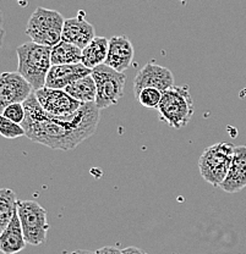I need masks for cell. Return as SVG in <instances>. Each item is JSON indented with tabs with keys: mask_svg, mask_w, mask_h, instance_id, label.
Returning <instances> with one entry per match:
<instances>
[{
	"mask_svg": "<svg viewBox=\"0 0 246 254\" xmlns=\"http://www.w3.org/2000/svg\"><path fill=\"white\" fill-rule=\"evenodd\" d=\"M0 133L7 139H15L18 137L26 136V131L22 125L7 120L4 116H0Z\"/></svg>",
	"mask_w": 246,
	"mask_h": 254,
	"instance_id": "ffe728a7",
	"label": "cell"
},
{
	"mask_svg": "<svg viewBox=\"0 0 246 254\" xmlns=\"http://www.w3.org/2000/svg\"><path fill=\"white\" fill-rule=\"evenodd\" d=\"M161 119L173 128L180 129L194 116L195 108L187 86H174L163 92L158 107Z\"/></svg>",
	"mask_w": 246,
	"mask_h": 254,
	"instance_id": "3957f363",
	"label": "cell"
},
{
	"mask_svg": "<svg viewBox=\"0 0 246 254\" xmlns=\"http://www.w3.org/2000/svg\"><path fill=\"white\" fill-rule=\"evenodd\" d=\"M235 147L232 143L221 142L203 150L198 159L202 179L214 187H221L228 175Z\"/></svg>",
	"mask_w": 246,
	"mask_h": 254,
	"instance_id": "5b68a950",
	"label": "cell"
},
{
	"mask_svg": "<svg viewBox=\"0 0 246 254\" xmlns=\"http://www.w3.org/2000/svg\"><path fill=\"white\" fill-rule=\"evenodd\" d=\"M16 193L10 189L0 190V229H6L7 225L17 213Z\"/></svg>",
	"mask_w": 246,
	"mask_h": 254,
	"instance_id": "d6986e66",
	"label": "cell"
},
{
	"mask_svg": "<svg viewBox=\"0 0 246 254\" xmlns=\"http://www.w3.org/2000/svg\"><path fill=\"white\" fill-rule=\"evenodd\" d=\"M1 116L6 118L7 120L14 121V123L20 124L21 125V124L23 123V120H25V116H26L23 104H21V103H16V104L9 105V107H6L4 110H2Z\"/></svg>",
	"mask_w": 246,
	"mask_h": 254,
	"instance_id": "7402d4cb",
	"label": "cell"
},
{
	"mask_svg": "<svg viewBox=\"0 0 246 254\" xmlns=\"http://www.w3.org/2000/svg\"><path fill=\"white\" fill-rule=\"evenodd\" d=\"M52 65H73V64H81L82 62V49L74 44L66 43L62 41L57 46L52 48L50 53Z\"/></svg>",
	"mask_w": 246,
	"mask_h": 254,
	"instance_id": "ac0fdd59",
	"label": "cell"
},
{
	"mask_svg": "<svg viewBox=\"0 0 246 254\" xmlns=\"http://www.w3.org/2000/svg\"><path fill=\"white\" fill-rule=\"evenodd\" d=\"M64 23L65 18L60 12L39 6L28 20L26 34L34 43L53 48L62 42Z\"/></svg>",
	"mask_w": 246,
	"mask_h": 254,
	"instance_id": "277c9868",
	"label": "cell"
},
{
	"mask_svg": "<svg viewBox=\"0 0 246 254\" xmlns=\"http://www.w3.org/2000/svg\"><path fill=\"white\" fill-rule=\"evenodd\" d=\"M246 187V145L235 147L232 164L221 189L227 193H237Z\"/></svg>",
	"mask_w": 246,
	"mask_h": 254,
	"instance_id": "5bb4252c",
	"label": "cell"
},
{
	"mask_svg": "<svg viewBox=\"0 0 246 254\" xmlns=\"http://www.w3.org/2000/svg\"><path fill=\"white\" fill-rule=\"evenodd\" d=\"M50 53L52 48L32 41L17 47V72L27 79L34 92L46 87L47 76L52 67Z\"/></svg>",
	"mask_w": 246,
	"mask_h": 254,
	"instance_id": "7a4b0ae2",
	"label": "cell"
},
{
	"mask_svg": "<svg viewBox=\"0 0 246 254\" xmlns=\"http://www.w3.org/2000/svg\"><path fill=\"white\" fill-rule=\"evenodd\" d=\"M17 214L27 245H43L50 229L46 209L34 200H18Z\"/></svg>",
	"mask_w": 246,
	"mask_h": 254,
	"instance_id": "8992f818",
	"label": "cell"
},
{
	"mask_svg": "<svg viewBox=\"0 0 246 254\" xmlns=\"http://www.w3.org/2000/svg\"><path fill=\"white\" fill-rule=\"evenodd\" d=\"M134 46L128 36H114L109 39L108 57L104 65L123 72L134 60Z\"/></svg>",
	"mask_w": 246,
	"mask_h": 254,
	"instance_id": "4fadbf2b",
	"label": "cell"
},
{
	"mask_svg": "<svg viewBox=\"0 0 246 254\" xmlns=\"http://www.w3.org/2000/svg\"><path fill=\"white\" fill-rule=\"evenodd\" d=\"M163 93L156 88H145L140 92L139 97L136 98L140 104L144 105L148 109H158L160 103L162 100Z\"/></svg>",
	"mask_w": 246,
	"mask_h": 254,
	"instance_id": "44dd1931",
	"label": "cell"
},
{
	"mask_svg": "<svg viewBox=\"0 0 246 254\" xmlns=\"http://www.w3.org/2000/svg\"><path fill=\"white\" fill-rule=\"evenodd\" d=\"M28 81L18 72H4L0 76V108L23 103L33 93Z\"/></svg>",
	"mask_w": 246,
	"mask_h": 254,
	"instance_id": "30bf717a",
	"label": "cell"
},
{
	"mask_svg": "<svg viewBox=\"0 0 246 254\" xmlns=\"http://www.w3.org/2000/svg\"><path fill=\"white\" fill-rule=\"evenodd\" d=\"M88 75H92V70L87 68L82 63L73 65H52L47 76L46 87L65 89L73 82Z\"/></svg>",
	"mask_w": 246,
	"mask_h": 254,
	"instance_id": "7c38bea8",
	"label": "cell"
},
{
	"mask_svg": "<svg viewBox=\"0 0 246 254\" xmlns=\"http://www.w3.org/2000/svg\"><path fill=\"white\" fill-rule=\"evenodd\" d=\"M26 242L25 235H23L22 226H21L18 214H15L12 220L4 229L0 235V250L4 254H16L25 250Z\"/></svg>",
	"mask_w": 246,
	"mask_h": 254,
	"instance_id": "9a60e30c",
	"label": "cell"
},
{
	"mask_svg": "<svg viewBox=\"0 0 246 254\" xmlns=\"http://www.w3.org/2000/svg\"><path fill=\"white\" fill-rule=\"evenodd\" d=\"M83 15L84 12L81 11L76 17L65 18L62 34V41L74 44L82 50L96 38L94 27L84 20Z\"/></svg>",
	"mask_w": 246,
	"mask_h": 254,
	"instance_id": "8fae6325",
	"label": "cell"
},
{
	"mask_svg": "<svg viewBox=\"0 0 246 254\" xmlns=\"http://www.w3.org/2000/svg\"><path fill=\"white\" fill-rule=\"evenodd\" d=\"M92 77L97 86L96 105L99 110L118 104L124 94L126 75L107 65L97 66L92 70Z\"/></svg>",
	"mask_w": 246,
	"mask_h": 254,
	"instance_id": "52a82bcc",
	"label": "cell"
},
{
	"mask_svg": "<svg viewBox=\"0 0 246 254\" xmlns=\"http://www.w3.org/2000/svg\"><path fill=\"white\" fill-rule=\"evenodd\" d=\"M121 254H147V253L137 247H128L121 250Z\"/></svg>",
	"mask_w": 246,
	"mask_h": 254,
	"instance_id": "cb8c5ba5",
	"label": "cell"
},
{
	"mask_svg": "<svg viewBox=\"0 0 246 254\" xmlns=\"http://www.w3.org/2000/svg\"><path fill=\"white\" fill-rule=\"evenodd\" d=\"M174 87V75L169 68L155 63H147L134 78V94L139 97L145 88H156L163 92Z\"/></svg>",
	"mask_w": 246,
	"mask_h": 254,
	"instance_id": "ba28073f",
	"label": "cell"
},
{
	"mask_svg": "<svg viewBox=\"0 0 246 254\" xmlns=\"http://www.w3.org/2000/svg\"><path fill=\"white\" fill-rule=\"evenodd\" d=\"M96 254H121V251L114 246H108V247H103L96 251Z\"/></svg>",
	"mask_w": 246,
	"mask_h": 254,
	"instance_id": "603a6c76",
	"label": "cell"
},
{
	"mask_svg": "<svg viewBox=\"0 0 246 254\" xmlns=\"http://www.w3.org/2000/svg\"><path fill=\"white\" fill-rule=\"evenodd\" d=\"M26 137L50 149H75L96 132L100 113L96 103H86L71 115L54 116L43 109L34 92L23 103Z\"/></svg>",
	"mask_w": 246,
	"mask_h": 254,
	"instance_id": "6da1fadb",
	"label": "cell"
},
{
	"mask_svg": "<svg viewBox=\"0 0 246 254\" xmlns=\"http://www.w3.org/2000/svg\"><path fill=\"white\" fill-rule=\"evenodd\" d=\"M109 39L105 37H96L91 43L82 50V64L87 68H96L97 66L104 65L108 57Z\"/></svg>",
	"mask_w": 246,
	"mask_h": 254,
	"instance_id": "2e32d148",
	"label": "cell"
},
{
	"mask_svg": "<svg viewBox=\"0 0 246 254\" xmlns=\"http://www.w3.org/2000/svg\"><path fill=\"white\" fill-rule=\"evenodd\" d=\"M65 254H96V252H92V251H84V250H78L73 251V252H68Z\"/></svg>",
	"mask_w": 246,
	"mask_h": 254,
	"instance_id": "d4e9b609",
	"label": "cell"
},
{
	"mask_svg": "<svg viewBox=\"0 0 246 254\" xmlns=\"http://www.w3.org/2000/svg\"><path fill=\"white\" fill-rule=\"evenodd\" d=\"M34 94L43 109L54 116L71 115L83 105V103L76 100L70 94L66 93L64 89L44 87V88L34 92Z\"/></svg>",
	"mask_w": 246,
	"mask_h": 254,
	"instance_id": "9c48e42d",
	"label": "cell"
},
{
	"mask_svg": "<svg viewBox=\"0 0 246 254\" xmlns=\"http://www.w3.org/2000/svg\"><path fill=\"white\" fill-rule=\"evenodd\" d=\"M64 91L73 98H75L76 100L83 103V104H86V103H96L97 86L92 75L84 76V77L73 82V83L66 87Z\"/></svg>",
	"mask_w": 246,
	"mask_h": 254,
	"instance_id": "e0dca14e",
	"label": "cell"
}]
</instances>
